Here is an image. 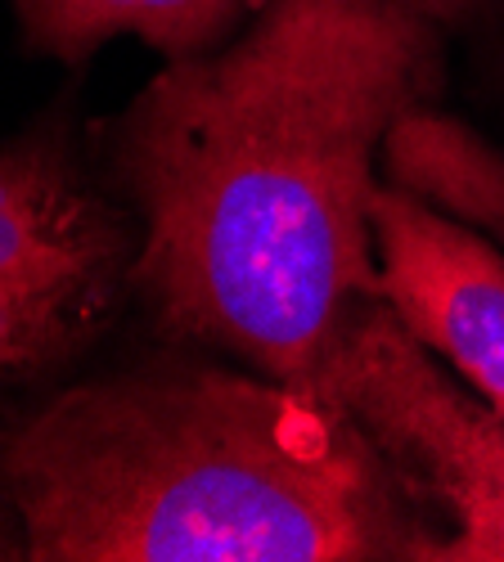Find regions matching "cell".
Returning <instances> with one entry per match:
<instances>
[{"label":"cell","mask_w":504,"mask_h":562,"mask_svg":"<svg viewBox=\"0 0 504 562\" xmlns=\"http://www.w3.org/2000/svg\"><path fill=\"white\" fill-rule=\"evenodd\" d=\"M126 212L86 180L72 131L45 117L0 145V279L55 266L131 261Z\"/></svg>","instance_id":"5"},{"label":"cell","mask_w":504,"mask_h":562,"mask_svg":"<svg viewBox=\"0 0 504 562\" xmlns=\"http://www.w3.org/2000/svg\"><path fill=\"white\" fill-rule=\"evenodd\" d=\"M10 558H27V544H23V522H19V508L5 482V459H0V562H10Z\"/></svg>","instance_id":"9"},{"label":"cell","mask_w":504,"mask_h":562,"mask_svg":"<svg viewBox=\"0 0 504 562\" xmlns=\"http://www.w3.org/2000/svg\"><path fill=\"white\" fill-rule=\"evenodd\" d=\"M131 261L55 266L0 279V392L68 369L113 324Z\"/></svg>","instance_id":"6"},{"label":"cell","mask_w":504,"mask_h":562,"mask_svg":"<svg viewBox=\"0 0 504 562\" xmlns=\"http://www.w3.org/2000/svg\"><path fill=\"white\" fill-rule=\"evenodd\" d=\"M374 248L401 324L504 414V261L469 225L396 184L374 190Z\"/></svg>","instance_id":"4"},{"label":"cell","mask_w":504,"mask_h":562,"mask_svg":"<svg viewBox=\"0 0 504 562\" xmlns=\"http://www.w3.org/2000/svg\"><path fill=\"white\" fill-rule=\"evenodd\" d=\"M383 162L396 190L415 194L450 221L495 229L504 239V158L469 126L419 104L388 131Z\"/></svg>","instance_id":"8"},{"label":"cell","mask_w":504,"mask_h":562,"mask_svg":"<svg viewBox=\"0 0 504 562\" xmlns=\"http://www.w3.org/2000/svg\"><path fill=\"white\" fill-rule=\"evenodd\" d=\"M315 392L379 441L446 527L433 562H504V414L455 383L388 297L338 334Z\"/></svg>","instance_id":"3"},{"label":"cell","mask_w":504,"mask_h":562,"mask_svg":"<svg viewBox=\"0 0 504 562\" xmlns=\"http://www.w3.org/2000/svg\"><path fill=\"white\" fill-rule=\"evenodd\" d=\"M257 10V0H14L23 41L41 55L81 64L113 36H141L167 59L203 55Z\"/></svg>","instance_id":"7"},{"label":"cell","mask_w":504,"mask_h":562,"mask_svg":"<svg viewBox=\"0 0 504 562\" xmlns=\"http://www.w3.org/2000/svg\"><path fill=\"white\" fill-rule=\"evenodd\" d=\"M419 5H428L433 14H446V10H455V5H460V0H419Z\"/></svg>","instance_id":"10"},{"label":"cell","mask_w":504,"mask_h":562,"mask_svg":"<svg viewBox=\"0 0 504 562\" xmlns=\"http://www.w3.org/2000/svg\"><path fill=\"white\" fill-rule=\"evenodd\" d=\"M437 72L419 0H257L244 36L171 59L113 126L131 289L158 329L315 387L383 297L374 154Z\"/></svg>","instance_id":"1"},{"label":"cell","mask_w":504,"mask_h":562,"mask_svg":"<svg viewBox=\"0 0 504 562\" xmlns=\"http://www.w3.org/2000/svg\"><path fill=\"white\" fill-rule=\"evenodd\" d=\"M0 459L32 562H433L446 540L343 405L180 356L64 387Z\"/></svg>","instance_id":"2"}]
</instances>
